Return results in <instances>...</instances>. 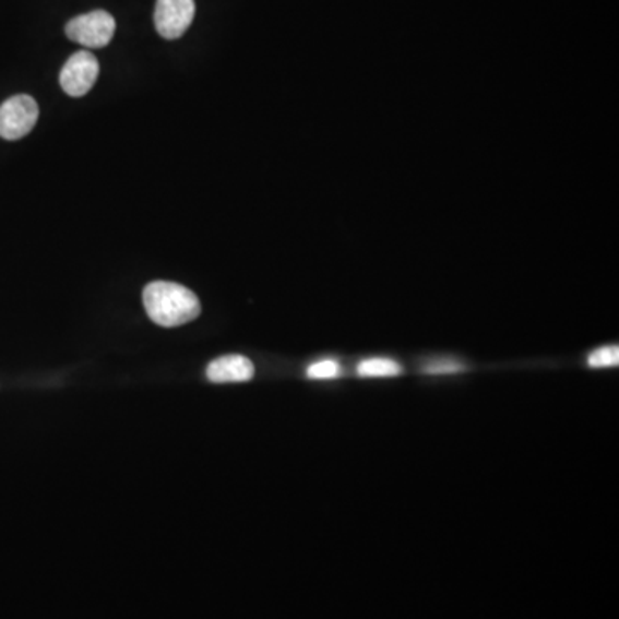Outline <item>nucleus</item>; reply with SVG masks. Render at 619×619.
<instances>
[{
  "label": "nucleus",
  "mask_w": 619,
  "mask_h": 619,
  "mask_svg": "<svg viewBox=\"0 0 619 619\" xmlns=\"http://www.w3.org/2000/svg\"><path fill=\"white\" fill-rule=\"evenodd\" d=\"M255 376V367L241 355H227L217 358L206 367V379L214 384H236L248 382Z\"/></svg>",
  "instance_id": "obj_6"
},
{
  "label": "nucleus",
  "mask_w": 619,
  "mask_h": 619,
  "mask_svg": "<svg viewBox=\"0 0 619 619\" xmlns=\"http://www.w3.org/2000/svg\"><path fill=\"white\" fill-rule=\"evenodd\" d=\"M116 33V21L106 11L82 14L73 17L66 25L69 40L83 45L86 49H102L112 40Z\"/></svg>",
  "instance_id": "obj_2"
},
{
  "label": "nucleus",
  "mask_w": 619,
  "mask_h": 619,
  "mask_svg": "<svg viewBox=\"0 0 619 619\" xmlns=\"http://www.w3.org/2000/svg\"><path fill=\"white\" fill-rule=\"evenodd\" d=\"M465 369L460 361L456 360H436L430 361L426 367L427 373H456Z\"/></svg>",
  "instance_id": "obj_10"
},
{
  "label": "nucleus",
  "mask_w": 619,
  "mask_h": 619,
  "mask_svg": "<svg viewBox=\"0 0 619 619\" xmlns=\"http://www.w3.org/2000/svg\"><path fill=\"white\" fill-rule=\"evenodd\" d=\"M98 73H100V66H98L97 57L90 53L88 50H80L69 57L62 68L59 82L69 97H83L94 88Z\"/></svg>",
  "instance_id": "obj_4"
},
{
  "label": "nucleus",
  "mask_w": 619,
  "mask_h": 619,
  "mask_svg": "<svg viewBox=\"0 0 619 619\" xmlns=\"http://www.w3.org/2000/svg\"><path fill=\"white\" fill-rule=\"evenodd\" d=\"M619 348L618 346H604L588 357V367L592 369H607V367H618Z\"/></svg>",
  "instance_id": "obj_8"
},
{
  "label": "nucleus",
  "mask_w": 619,
  "mask_h": 619,
  "mask_svg": "<svg viewBox=\"0 0 619 619\" xmlns=\"http://www.w3.org/2000/svg\"><path fill=\"white\" fill-rule=\"evenodd\" d=\"M307 373L310 379H336V377L343 373V369H341V365L337 361L324 360L310 365Z\"/></svg>",
  "instance_id": "obj_9"
},
{
  "label": "nucleus",
  "mask_w": 619,
  "mask_h": 619,
  "mask_svg": "<svg viewBox=\"0 0 619 619\" xmlns=\"http://www.w3.org/2000/svg\"><path fill=\"white\" fill-rule=\"evenodd\" d=\"M401 372V365L388 358H370L358 365V376L361 377H394Z\"/></svg>",
  "instance_id": "obj_7"
},
{
  "label": "nucleus",
  "mask_w": 619,
  "mask_h": 619,
  "mask_svg": "<svg viewBox=\"0 0 619 619\" xmlns=\"http://www.w3.org/2000/svg\"><path fill=\"white\" fill-rule=\"evenodd\" d=\"M38 121V104L29 95H14L0 106V136L9 142L21 140Z\"/></svg>",
  "instance_id": "obj_3"
},
{
  "label": "nucleus",
  "mask_w": 619,
  "mask_h": 619,
  "mask_svg": "<svg viewBox=\"0 0 619 619\" xmlns=\"http://www.w3.org/2000/svg\"><path fill=\"white\" fill-rule=\"evenodd\" d=\"M146 313L160 328H178L197 319L202 312L199 298L181 284L157 281L143 291Z\"/></svg>",
  "instance_id": "obj_1"
},
{
  "label": "nucleus",
  "mask_w": 619,
  "mask_h": 619,
  "mask_svg": "<svg viewBox=\"0 0 619 619\" xmlns=\"http://www.w3.org/2000/svg\"><path fill=\"white\" fill-rule=\"evenodd\" d=\"M194 17L193 0H157L155 4V28L166 40L182 37Z\"/></svg>",
  "instance_id": "obj_5"
}]
</instances>
